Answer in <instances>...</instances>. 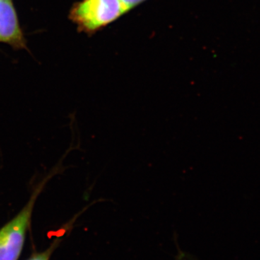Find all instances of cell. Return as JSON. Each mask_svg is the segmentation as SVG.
I'll return each instance as SVG.
<instances>
[{
  "label": "cell",
  "instance_id": "cell-1",
  "mask_svg": "<svg viewBox=\"0 0 260 260\" xmlns=\"http://www.w3.org/2000/svg\"><path fill=\"white\" fill-rule=\"evenodd\" d=\"M128 13L121 0H82L70 11V18L81 31L92 34Z\"/></svg>",
  "mask_w": 260,
  "mask_h": 260
},
{
  "label": "cell",
  "instance_id": "cell-2",
  "mask_svg": "<svg viewBox=\"0 0 260 260\" xmlns=\"http://www.w3.org/2000/svg\"><path fill=\"white\" fill-rule=\"evenodd\" d=\"M44 179L34 189L26 205L0 229V260H18L23 250L38 197L47 182Z\"/></svg>",
  "mask_w": 260,
  "mask_h": 260
},
{
  "label": "cell",
  "instance_id": "cell-3",
  "mask_svg": "<svg viewBox=\"0 0 260 260\" xmlns=\"http://www.w3.org/2000/svg\"><path fill=\"white\" fill-rule=\"evenodd\" d=\"M0 42L18 48L25 46L23 32L11 0H0Z\"/></svg>",
  "mask_w": 260,
  "mask_h": 260
},
{
  "label": "cell",
  "instance_id": "cell-4",
  "mask_svg": "<svg viewBox=\"0 0 260 260\" xmlns=\"http://www.w3.org/2000/svg\"><path fill=\"white\" fill-rule=\"evenodd\" d=\"M56 244V243L53 244V245L51 246V247H49V249H47V250L39 253V254H34V256H32L28 260H49L51 254H52L53 251H54V249L55 248Z\"/></svg>",
  "mask_w": 260,
  "mask_h": 260
},
{
  "label": "cell",
  "instance_id": "cell-5",
  "mask_svg": "<svg viewBox=\"0 0 260 260\" xmlns=\"http://www.w3.org/2000/svg\"><path fill=\"white\" fill-rule=\"evenodd\" d=\"M145 1H147V0H121L128 12L134 9L136 7L139 6L140 5L145 3Z\"/></svg>",
  "mask_w": 260,
  "mask_h": 260
}]
</instances>
